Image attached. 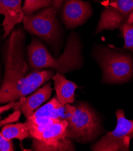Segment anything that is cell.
Listing matches in <instances>:
<instances>
[{"label": "cell", "mask_w": 133, "mask_h": 151, "mask_svg": "<svg viewBox=\"0 0 133 151\" xmlns=\"http://www.w3.org/2000/svg\"><path fill=\"white\" fill-rule=\"evenodd\" d=\"M22 0H0V14L4 17L2 23L5 39L18 24L23 22L25 14L23 11Z\"/></svg>", "instance_id": "obj_9"}, {"label": "cell", "mask_w": 133, "mask_h": 151, "mask_svg": "<svg viewBox=\"0 0 133 151\" xmlns=\"http://www.w3.org/2000/svg\"><path fill=\"white\" fill-rule=\"evenodd\" d=\"M119 29L125 41L124 48L133 52V24L125 22L119 27Z\"/></svg>", "instance_id": "obj_14"}, {"label": "cell", "mask_w": 133, "mask_h": 151, "mask_svg": "<svg viewBox=\"0 0 133 151\" xmlns=\"http://www.w3.org/2000/svg\"><path fill=\"white\" fill-rule=\"evenodd\" d=\"M54 88L58 101L63 105L72 104L75 101L76 90L79 87L75 83L68 80L62 73H56L52 77Z\"/></svg>", "instance_id": "obj_11"}, {"label": "cell", "mask_w": 133, "mask_h": 151, "mask_svg": "<svg viewBox=\"0 0 133 151\" xmlns=\"http://www.w3.org/2000/svg\"><path fill=\"white\" fill-rule=\"evenodd\" d=\"M14 148L11 140L6 139L0 131V151H13Z\"/></svg>", "instance_id": "obj_17"}, {"label": "cell", "mask_w": 133, "mask_h": 151, "mask_svg": "<svg viewBox=\"0 0 133 151\" xmlns=\"http://www.w3.org/2000/svg\"><path fill=\"white\" fill-rule=\"evenodd\" d=\"M1 133L7 140L16 139L21 142L26 138L31 137L30 131L26 122L5 125L1 129Z\"/></svg>", "instance_id": "obj_12"}, {"label": "cell", "mask_w": 133, "mask_h": 151, "mask_svg": "<svg viewBox=\"0 0 133 151\" xmlns=\"http://www.w3.org/2000/svg\"><path fill=\"white\" fill-rule=\"evenodd\" d=\"M52 91L51 83L46 84L42 87L36 90L31 95L26 98L25 102L19 109L21 110L26 118L31 116L44 102H46L50 98Z\"/></svg>", "instance_id": "obj_10"}, {"label": "cell", "mask_w": 133, "mask_h": 151, "mask_svg": "<svg viewBox=\"0 0 133 151\" xmlns=\"http://www.w3.org/2000/svg\"><path fill=\"white\" fill-rule=\"evenodd\" d=\"M21 113L22 112L20 109L15 110V111L13 112L11 114H10L7 117L2 120H0V127L7 124L18 121L21 117Z\"/></svg>", "instance_id": "obj_16"}, {"label": "cell", "mask_w": 133, "mask_h": 151, "mask_svg": "<svg viewBox=\"0 0 133 151\" xmlns=\"http://www.w3.org/2000/svg\"><path fill=\"white\" fill-rule=\"evenodd\" d=\"M94 55L102 69L103 83L121 84L132 77L133 60L129 55L105 47H97Z\"/></svg>", "instance_id": "obj_5"}, {"label": "cell", "mask_w": 133, "mask_h": 151, "mask_svg": "<svg viewBox=\"0 0 133 151\" xmlns=\"http://www.w3.org/2000/svg\"><path fill=\"white\" fill-rule=\"evenodd\" d=\"M55 0H24L23 11L25 15L31 14L44 8L51 6Z\"/></svg>", "instance_id": "obj_13"}, {"label": "cell", "mask_w": 133, "mask_h": 151, "mask_svg": "<svg viewBox=\"0 0 133 151\" xmlns=\"http://www.w3.org/2000/svg\"><path fill=\"white\" fill-rule=\"evenodd\" d=\"M117 126L91 147L95 151L129 150V142L133 137V121L125 117L122 110L116 112Z\"/></svg>", "instance_id": "obj_6"}, {"label": "cell", "mask_w": 133, "mask_h": 151, "mask_svg": "<svg viewBox=\"0 0 133 151\" xmlns=\"http://www.w3.org/2000/svg\"><path fill=\"white\" fill-rule=\"evenodd\" d=\"M64 1L55 0L51 6L25 15L22 22L24 28L30 34L41 38L49 45H55L60 36L56 13Z\"/></svg>", "instance_id": "obj_4"}, {"label": "cell", "mask_w": 133, "mask_h": 151, "mask_svg": "<svg viewBox=\"0 0 133 151\" xmlns=\"http://www.w3.org/2000/svg\"><path fill=\"white\" fill-rule=\"evenodd\" d=\"M133 11V0H107L95 34L119 28Z\"/></svg>", "instance_id": "obj_7"}, {"label": "cell", "mask_w": 133, "mask_h": 151, "mask_svg": "<svg viewBox=\"0 0 133 151\" xmlns=\"http://www.w3.org/2000/svg\"><path fill=\"white\" fill-rule=\"evenodd\" d=\"M65 105L68 138L84 144L93 141L101 134L100 118L86 104L80 102L76 106L69 104Z\"/></svg>", "instance_id": "obj_3"}, {"label": "cell", "mask_w": 133, "mask_h": 151, "mask_svg": "<svg viewBox=\"0 0 133 151\" xmlns=\"http://www.w3.org/2000/svg\"><path fill=\"white\" fill-rule=\"evenodd\" d=\"M131 24H133V21H132V23H131Z\"/></svg>", "instance_id": "obj_19"}, {"label": "cell", "mask_w": 133, "mask_h": 151, "mask_svg": "<svg viewBox=\"0 0 133 151\" xmlns=\"http://www.w3.org/2000/svg\"><path fill=\"white\" fill-rule=\"evenodd\" d=\"M82 44L75 33L70 34L63 53L53 57L38 40L32 39L27 47L26 61L29 68L34 70L50 68L59 73H66L80 69L83 65Z\"/></svg>", "instance_id": "obj_2"}, {"label": "cell", "mask_w": 133, "mask_h": 151, "mask_svg": "<svg viewBox=\"0 0 133 151\" xmlns=\"http://www.w3.org/2000/svg\"><path fill=\"white\" fill-rule=\"evenodd\" d=\"M9 36L3 51L4 77L0 88V104L16 101L32 93L55 75L53 70L28 73L23 29L14 28Z\"/></svg>", "instance_id": "obj_1"}, {"label": "cell", "mask_w": 133, "mask_h": 151, "mask_svg": "<svg viewBox=\"0 0 133 151\" xmlns=\"http://www.w3.org/2000/svg\"><path fill=\"white\" fill-rule=\"evenodd\" d=\"M25 100H26V98L22 97L17 102L11 101L10 102L7 103V104L3 105V106L0 107V120H1V114L3 113L6 111H8L11 109H13L14 110L19 109V108L25 102Z\"/></svg>", "instance_id": "obj_15"}, {"label": "cell", "mask_w": 133, "mask_h": 151, "mask_svg": "<svg viewBox=\"0 0 133 151\" xmlns=\"http://www.w3.org/2000/svg\"><path fill=\"white\" fill-rule=\"evenodd\" d=\"M132 21H133V11L129 15L128 18L126 22H127L128 23H132Z\"/></svg>", "instance_id": "obj_18"}, {"label": "cell", "mask_w": 133, "mask_h": 151, "mask_svg": "<svg viewBox=\"0 0 133 151\" xmlns=\"http://www.w3.org/2000/svg\"><path fill=\"white\" fill-rule=\"evenodd\" d=\"M61 9V18L66 28L83 25L92 14L91 5L82 0H65Z\"/></svg>", "instance_id": "obj_8"}]
</instances>
